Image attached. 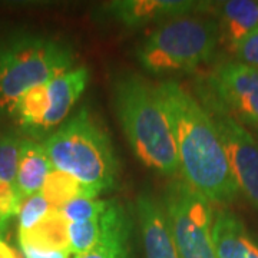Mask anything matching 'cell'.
<instances>
[{
  "mask_svg": "<svg viewBox=\"0 0 258 258\" xmlns=\"http://www.w3.org/2000/svg\"><path fill=\"white\" fill-rule=\"evenodd\" d=\"M175 141L184 181L210 203L228 204L240 192L210 112L179 83L155 86Z\"/></svg>",
  "mask_w": 258,
  "mask_h": 258,
  "instance_id": "6da1fadb",
  "label": "cell"
},
{
  "mask_svg": "<svg viewBox=\"0 0 258 258\" xmlns=\"http://www.w3.org/2000/svg\"><path fill=\"white\" fill-rule=\"evenodd\" d=\"M115 108L135 155L164 175L179 171L175 141L155 88L137 75H125L115 85Z\"/></svg>",
  "mask_w": 258,
  "mask_h": 258,
  "instance_id": "7a4b0ae2",
  "label": "cell"
},
{
  "mask_svg": "<svg viewBox=\"0 0 258 258\" xmlns=\"http://www.w3.org/2000/svg\"><path fill=\"white\" fill-rule=\"evenodd\" d=\"M43 147L55 169L72 175L98 195L116 184L119 165L109 135L86 109L52 134Z\"/></svg>",
  "mask_w": 258,
  "mask_h": 258,
  "instance_id": "3957f363",
  "label": "cell"
},
{
  "mask_svg": "<svg viewBox=\"0 0 258 258\" xmlns=\"http://www.w3.org/2000/svg\"><path fill=\"white\" fill-rule=\"evenodd\" d=\"M74 52L59 40L19 36L0 45V111L12 113L23 93L72 69Z\"/></svg>",
  "mask_w": 258,
  "mask_h": 258,
  "instance_id": "277c9868",
  "label": "cell"
},
{
  "mask_svg": "<svg viewBox=\"0 0 258 258\" xmlns=\"http://www.w3.org/2000/svg\"><path fill=\"white\" fill-rule=\"evenodd\" d=\"M218 37L214 19L185 15L165 20L144 40L137 55L152 74L188 72L211 59Z\"/></svg>",
  "mask_w": 258,
  "mask_h": 258,
  "instance_id": "5b68a950",
  "label": "cell"
},
{
  "mask_svg": "<svg viewBox=\"0 0 258 258\" xmlns=\"http://www.w3.org/2000/svg\"><path fill=\"white\" fill-rule=\"evenodd\" d=\"M169 230L181 258H217L212 241L211 203L188 185L174 179L164 197Z\"/></svg>",
  "mask_w": 258,
  "mask_h": 258,
  "instance_id": "8992f818",
  "label": "cell"
},
{
  "mask_svg": "<svg viewBox=\"0 0 258 258\" xmlns=\"http://www.w3.org/2000/svg\"><path fill=\"white\" fill-rule=\"evenodd\" d=\"M207 111L220 134L238 189L258 210V142L220 102Z\"/></svg>",
  "mask_w": 258,
  "mask_h": 258,
  "instance_id": "52a82bcc",
  "label": "cell"
},
{
  "mask_svg": "<svg viewBox=\"0 0 258 258\" xmlns=\"http://www.w3.org/2000/svg\"><path fill=\"white\" fill-rule=\"evenodd\" d=\"M217 99L238 120L258 128V69L241 62L221 64L211 78Z\"/></svg>",
  "mask_w": 258,
  "mask_h": 258,
  "instance_id": "ba28073f",
  "label": "cell"
},
{
  "mask_svg": "<svg viewBox=\"0 0 258 258\" xmlns=\"http://www.w3.org/2000/svg\"><path fill=\"white\" fill-rule=\"evenodd\" d=\"M139 228L147 258H181L175 247L164 203L149 192H142L137 201Z\"/></svg>",
  "mask_w": 258,
  "mask_h": 258,
  "instance_id": "9c48e42d",
  "label": "cell"
},
{
  "mask_svg": "<svg viewBox=\"0 0 258 258\" xmlns=\"http://www.w3.org/2000/svg\"><path fill=\"white\" fill-rule=\"evenodd\" d=\"M207 3L192 0H119L106 5V15L126 26L147 25L154 20L174 19L204 9Z\"/></svg>",
  "mask_w": 258,
  "mask_h": 258,
  "instance_id": "30bf717a",
  "label": "cell"
},
{
  "mask_svg": "<svg viewBox=\"0 0 258 258\" xmlns=\"http://www.w3.org/2000/svg\"><path fill=\"white\" fill-rule=\"evenodd\" d=\"M212 241L217 258H258V241L227 208L214 212Z\"/></svg>",
  "mask_w": 258,
  "mask_h": 258,
  "instance_id": "8fae6325",
  "label": "cell"
},
{
  "mask_svg": "<svg viewBox=\"0 0 258 258\" xmlns=\"http://www.w3.org/2000/svg\"><path fill=\"white\" fill-rule=\"evenodd\" d=\"M88 78L89 74L86 68H76L56 76L47 83L49 109L42 123V131H49L63 122L85 91Z\"/></svg>",
  "mask_w": 258,
  "mask_h": 258,
  "instance_id": "7c38bea8",
  "label": "cell"
},
{
  "mask_svg": "<svg viewBox=\"0 0 258 258\" xmlns=\"http://www.w3.org/2000/svg\"><path fill=\"white\" fill-rule=\"evenodd\" d=\"M52 168L45 147L25 139L15 179V186L22 201L42 191Z\"/></svg>",
  "mask_w": 258,
  "mask_h": 258,
  "instance_id": "4fadbf2b",
  "label": "cell"
},
{
  "mask_svg": "<svg viewBox=\"0 0 258 258\" xmlns=\"http://www.w3.org/2000/svg\"><path fill=\"white\" fill-rule=\"evenodd\" d=\"M131 224L125 208L116 201H111L106 230L102 240L89 252L76 258H129Z\"/></svg>",
  "mask_w": 258,
  "mask_h": 258,
  "instance_id": "5bb4252c",
  "label": "cell"
},
{
  "mask_svg": "<svg viewBox=\"0 0 258 258\" xmlns=\"http://www.w3.org/2000/svg\"><path fill=\"white\" fill-rule=\"evenodd\" d=\"M19 245L42 251H68L69 248V221L60 210L47 215L28 231H19Z\"/></svg>",
  "mask_w": 258,
  "mask_h": 258,
  "instance_id": "9a60e30c",
  "label": "cell"
},
{
  "mask_svg": "<svg viewBox=\"0 0 258 258\" xmlns=\"http://www.w3.org/2000/svg\"><path fill=\"white\" fill-rule=\"evenodd\" d=\"M221 28L231 46L258 29L257 0H228L220 6Z\"/></svg>",
  "mask_w": 258,
  "mask_h": 258,
  "instance_id": "2e32d148",
  "label": "cell"
},
{
  "mask_svg": "<svg viewBox=\"0 0 258 258\" xmlns=\"http://www.w3.org/2000/svg\"><path fill=\"white\" fill-rule=\"evenodd\" d=\"M40 194L45 197L50 208L53 210H62L66 204L76 198L98 197V194L93 192L91 188L85 186L76 178L55 168H52V171L49 172Z\"/></svg>",
  "mask_w": 258,
  "mask_h": 258,
  "instance_id": "e0dca14e",
  "label": "cell"
},
{
  "mask_svg": "<svg viewBox=\"0 0 258 258\" xmlns=\"http://www.w3.org/2000/svg\"><path fill=\"white\" fill-rule=\"evenodd\" d=\"M49 109V92L46 85H39L23 93L16 102L12 116L25 131H42V123Z\"/></svg>",
  "mask_w": 258,
  "mask_h": 258,
  "instance_id": "ac0fdd59",
  "label": "cell"
},
{
  "mask_svg": "<svg viewBox=\"0 0 258 258\" xmlns=\"http://www.w3.org/2000/svg\"><path fill=\"white\" fill-rule=\"evenodd\" d=\"M109 207H111V201H109L106 211L99 215L98 218H93L89 221L69 224V248L75 258L89 252L93 247H96L99 244V241L102 240L105 230H106Z\"/></svg>",
  "mask_w": 258,
  "mask_h": 258,
  "instance_id": "d6986e66",
  "label": "cell"
},
{
  "mask_svg": "<svg viewBox=\"0 0 258 258\" xmlns=\"http://www.w3.org/2000/svg\"><path fill=\"white\" fill-rule=\"evenodd\" d=\"M25 139L18 135L0 132V179L15 184L19 157Z\"/></svg>",
  "mask_w": 258,
  "mask_h": 258,
  "instance_id": "ffe728a7",
  "label": "cell"
},
{
  "mask_svg": "<svg viewBox=\"0 0 258 258\" xmlns=\"http://www.w3.org/2000/svg\"><path fill=\"white\" fill-rule=\"evenodd\" d=\"M108 205L109 201H101L95 198H76L66 204L60 211L69 224H72V222H83L98 218L106 211Z\"/></svg>",
  "mask_w": 258,
  "mask_h": 258,
  "instance_id": "44dd1931",
  "label": "cell"
},
{
  "mask_svg": "<svg viewBox=\"0 0 258 258\" xmlns=\"http://www.w3.org/2000/svg\"><path fill=\"white\" fill-rule=\"evenodd\" d=\"M50 211V205L42 194H35L23 200L19 208V231H28L37 225Z\"/></svg>",
  "mask_w": 258,
  "mask_h": 258,
  "instance_id": "7402d4cb",
  "label": "cell"
},
{
  "mask_svg": "<svg viewBox=\"0 0 258 258\" xmlns=\"http://www.w3.org/2000/svg\"><path fill=\"white\" fill-rule=\"evenodd\" d=\"M22 203L15 184L0 179V230H5L10 218L18 215Z\"/></svg>",
  "mask_w": 258,
  "mask_h": 258,
  "instance_id": "603a6c76",
  "label": "cell"
},
{
  "mask_svg": "<svg viewBox=\"0 0 258 258\" xmlns=\"http://www.w3.org/2000/svg\"><path fill=\"white\" fill-rule=\"evenodd\" d=\"M232 49L238 57V62L258 69V29L242 37Z\"/></svg>",
  "mask_w": 258,
  "mask_h": 258,
  "instance_id": "cb8c5ba5",
  "label": "cell"
},
{
  "mask_svg": "<svg viewBox=\"0 0 258 258\" xmlns=\"http://www.w3.org/2000/svg\"><path fill=\"white\" fill-rule=\"evenodd\" d=\"M23 258H75V255L68 251H42V249L29 248V247H20Z\"/></svg>",
  "mask_w": 258,
  "mask_h": 258,
  "instance_id": "d4e9b609",
  "label": "cell"
},
{
  "mask_svg": "<svg viewBox=\"0 0 258 258\" xmlns=\"http://www.w3.org/2000/svg\"><path fill=\"white\" fill-rule=\"evenodd\" d=\"M0 258H22L19 251H16L13 247H10L6 240L3 238V231L2 230H0Z\"/></svg>",
  "mask_w": 258,
  "mask_h": 258,
  "instance_id": "484cf974",
  "label": "cell"
}]
</instances>
